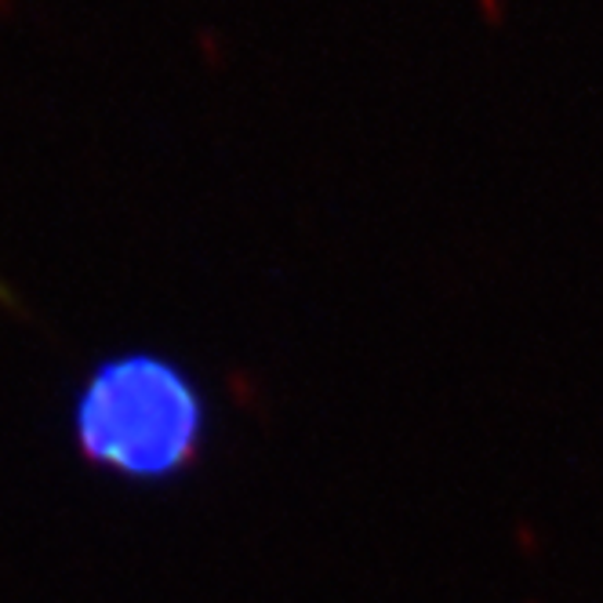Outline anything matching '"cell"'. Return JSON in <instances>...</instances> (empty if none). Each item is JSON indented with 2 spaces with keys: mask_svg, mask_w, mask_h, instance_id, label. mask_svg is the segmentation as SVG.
Instances as JSON below:
<instances>
[{
  "mask_svg": "<svg viewBox=\"0 0 603 603\" xmlns=\"http://www.w3.org/2000/svg\"><path fill=\"white\" fill-rule=\"evenodd\" d=\"M73 422L81 451L131 480L175 476L204 440L197 386L182 367L146 353L98 367L76 400Z\"/></svg>",
  "mask_w": 603,
  "mask_h": 603,
  "instance_id": "cell-1",
  "label": "cell"
}]
</instances>
